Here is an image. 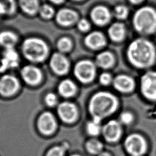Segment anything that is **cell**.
<instances>
[{
	"label": "cell",
	"mask_w": 156,
	"mask_h": 156,
	"mask_svg": "<svg viewBox=\"0 0 156 156\" xmlns=\"http://www.w3.org/2000/svg\"><path fill=\"white\" fill-rule=\"evenodd\" d=\"M127 57L132 64L138 68L151 66L155 58L153 44L147 40L138 38L132 41L127 49Z\"/></svg>",
	"instance_id": "1"
},
{
	"label": "cell",
	"mask_w": 156,
	"mask_h": 156,
	"mask_svg": "<svg viewBox=\"0 0 156 156\" xmlns=\"http://www.w3.org/2000/svg\"><path fill=\"white\" fill-rule=\"evenodd\" d=\"M118 107V101L112 94L101 91L95 94L89 104V110L93 119L101 121L113 113Z\"/></svg>",
	"instance_id": "2"
},
{
	"label": "cell",
	"mask_w": 156,
	"mask_h": 156,
	"mask_svg": "<svg viewBox=\"0 0 156 156\" xmlns=\"http://www.w3.org/2000/svg\"><path fill=\"white\" fill-rule=\"evenodd\" d=\"M133 25L140 33H152L156 29V12L150 7L140 9L134 15Z\"/></svg>",
	"instance_id": "3"
},
{
	"label": "cell",
	"mask_w": 156,
	"mask_h": 156,
	"mask_svg": "<svg viewBox=\"0 0 156 156\" xmlns=\"http://www.w3.org/2000/svg\"><path fill=\"white\" fill-rule=\"evenodd\" d=\"M22 50L24 56L29 60L40 62L47 55L48 48L42 40L36 37H30L24 41Z\"/></svg>",
	"instance_id": "4"
},
{
	"label": "cell",
	"mask_w": 156,
	"mask_h": 156,
	"mask_svg": "<svg viewBox=\"0 0 156 156\" xmlns=\"http://www.w3.org/2000/svg\"><path fill=\"white\" fill-rule=\"evenodd\" d=\"M126 151L130 156H143L147 151L145 140L139 134H131L124 141Z\"/></svg>",
	"instance_id": "5"
},
{
	"label": "cell",
	"mask_w": 156,
	"mask_h": 156,
	"mask_svg": "<svg viewBox=\"0 0 156 156\" xmlns=\"http://www.w3.org/2000/svg\"><path fill=\"white\" fill-rule=\"evenodd\" d=\"M95 73V65L89 60L80 61L76 65L74 68L75 76L80 81L84 83L92 80Z\"/></svg>",
	"instance_id": "6"
},
{
	"label": "cell",
	"mask_w": 156,
	"mask_h": 156,
	"mask_svg": "<svg viewBox=\"0 0 156 156\" xmlns=\"http://www.w3.org/2000/svg\"><path fill=\"white\" fill-rule=\"evenodd\" d=\"M141 90L147 99L156 100V72L148 71L141 79Z\"/></svg>",
	"instance_id": "7"
},
{
	"label": "cell",
	"mask_w": 156,
	"mask_h": 156,
	"mask_svg": "<svg viewBox=\"0 0 156 156\" xmlns=\"http://www.w3.org/2000/svg\"><path fill=\"white\" fill-rule=\"evenodd\" d=\"M55 17L56 22L62 26H71L79 20L77 12L68 8H62L58 10Z\"/></svg>",
	"instance_id": "8"
},
{
	"label": "cell",
	"mask_w": 156,
	"mask_h": 156,
	"mask_svg": "<svg viewBox=\"0 0 156 156\" xmlns=\"http://www.w3.org/2000/svg\"><path fill=\"white\" fill-rule=\"evenodd\" d=\"M105 139L109 142L116 141L121 136V128L119 123L115 120L107 122L102 129Z\"/></svg>",
	"instance_id": "9"
},
{
	"label": "cell",
	"mask_w": 156,
	"mask_h": 156,
	"mask_svg": "<svg viewBox=\"0 0 156 156\" xmlns=\"http://www.w3.org/2000/svg\"><path fill=\"white\" fill-rule=\"evenodd\" d=\"M17 79L11 75H5L0 79V93L4 96L12 95L18 88Z\"/></svg>",
	"instance_id": "10"
},
{
	"label": "cell",
	"mask_w": 156,
	"mask_h": 156,
	"mask_svg": "<svg viewBox=\"0 0 156 156\" xmlns=\"http://www.w3.org/2000/svg\"><path fill=\"white\" fill-rule=\"evenodd\" d=\"M90 17L96 24L103 26L106 24L110 20L111 15L108 9L102 5L94 7L91 11Z\"/></svg>",
	"instance_id": "11"
},
{
	"label": "cell",
	"mask_w": 156,
	"mask_h": 156,
	"mask_svg": "<svg viewBox=\"0 0 156 156\" xmlns=\"http://www.w3.org/2000/svg\"><path fill=\"white\" fill-rule=\"evenodd\" d=\"M58 113L60 118L65 122H73L76 118L77 111L76 106L68 102L61 103L58 107Z\"/></svg>",
	"instance_id": "12"
},
{
	"label": "cell",
	"mask_w": 156,
	"mask_h": 156,
	"mask_svg": "<svg viewBox=\"0 0 156 156\" xmlns=\"http://www.w3.org/2000/svg\"><path fill=\"white\" fill-rule=\"evenodd\" d=\"M51 67L58 74L66 73L69 68V62L67 58L62 54L56 52L54 54L50 60Z\"/></svg>",
	"instance_id": "13"
},
{
	"label": "cell",
	"mask_w": 156,
	"mask_h": 156,
	"mask_svg": "<svg viewBox=\"0 0 156 156\" xmlns=\"http://www.w3.org/2000/svg\"><path fill=\"white\" fill-rule=\"evenodd\" d=\"M38 126L40 130L43 133L50 134L55 130L56 127L55 118L51 113L44 112L40 115Z\"/></svg>",
	"instance_id": "14"
},
{
	"label": "cell",
	"mask_w": 156,
	"mask_h": 156,
	"mask_svg": "<svg viewBox=\"0 0 156 156\" xmlns=\"http://www.w3.org/2000/svg\"><path fill=\"white\" fill-rule=\"evenodd\" d=\"M21 76L23 79L29 84L35 85L41 78L40 70L34 66H26L21 70Z\"/></svg>",
	"instance_id": "15"
},
{
	"label": "cell",
	"mask_w": 156,
	"mask_h": 156,
	"mask_svg": "<svg viewBox=\"0 0 156 156\" xmlns=\"http://www.w3.org/2000/svg\"><path fill=\"white\" fill-rule=\"evenodd\" d=\"M134 85L133 80L128 76L119 75L113 80L114 87L121 92H129L133 89Z\"/></svg>",
	"instance_id": "16"
},
{
	"label": "cell",
	"mask_w": 156,
	"mask_h": 156,
	"mask_svg": "<svg viewBox=\"0 0 156 156\" xmlns=\"http://www.w3.org/2000/svg\"><path fill=\"white\" fill-rule=\"evenodd\" d=\"M87 46L91 49H99L105 44V39L104 35L98 31H94L87 35L85 38Z\"/></svg>",
	"instance_id": "17"
},
{
	"label": "cell",
	"mask_w": 156,
	"mask_h": 156,
	"mask_svg": "<svg viewBox=\"0 0 156 156\" xmlns=\"http://www.w3.org/2000/svg\"><path fill=\"white\" fill-rule=\"evenodd\" d=\"M20 7L28 15H34L38 12L40 7L39 0H18Z\"/></svg>",
	"instance_id": "18"
},
{
	"label": "cell",
	"mask_w": 156,
	"mask_h": 156,
	"mask_svg": "<svg viewBox=\"0 0 156 156\" xmlns=\"http://www.w3.org/2000/svg\"><path fill=\"white\" fill-rule=\"evenodd\" d=\"M18 40L17 36L13 32L5 30L0 32V44L7 48H11Z\"/></svg>",
	"instance_id": "19"
},
{
	"label": "cell",
	"mask_w": 156,
	"mask_h": 156,
	"mask_svg": "<svg viewBox=\"0 0 156 156\" xmlns=\"http://www.w3.org/2000/svg\"><path fill=\"white\" fill-rule=\"evenodd\" d=\"M108 32L112 40L118 41L124 38L125 35V28L122 24L116 23L113 24L109 27Z\"/></svg>",
	"instance_id": "20"
},
{
	"label": "cell",
	"mask_w": 156,
	"mask_h": 156,
	"mask_svg": "<svg viewBox=\"0 0 156 156\" xmlns=\"http://www.w3.org/2000/svg\"><path fill=\"white\" fill-rule=\"evenodd\" d=\"M96 63L101 68H109L113 63V56L110 52H102L97 55Z\"/></svg>",
	"instance_id": "21"
},
{
	"label": "cell",
	"mask_w": 156,
	"mask_h": 156,
	"mask_svg": "<svg viewBox=\"0 0 156 156\" xmlns=\"http://www.w3.org/2000/svg\"><path fill=\"white\" fill-rule=\"evenodd\" d=\"M58 91L63 96L69 97L75 93L76 87L75 84L71 80L66 79L60 83L58 86Z\"/></svg>",
	"instance_id": "22"
},
{
	"label": "cell",
	"mask_w": 156,
	"mask_h": 156,
	"mask_svg": "<svg viewBox=\"0 0 156 156\" xmlns=\"http://www.w3.org/2000/svg\"><path fill=\"white\" fill-rule=\"evenodd\" d=\"M87 152L93 155H98L102 152L103 145L101 141L96 139L89 140L85 145Z\"/></svg>",
	"instance_id": "23"
},
{
	"label": "cell",
	"mask_w": 156,
	"mask_h": 156,
	"mask_svg": "<svg viewBox=\"0 0 156 156\" xmlns=\"http://www.w3.org/2000/svg\"><path fill=\"white\" fill-rule=\"evenodd\" d=\"M4 58L8 62L10 67H15L18 65V56L16 51L11 48H7L3 54Z\"/></svg>",
	"instance_id": "24"
},
{
	"label": "cell",
	"mask_w": 156,
	"mask_h": 156,
	"mask_svg": "<svg viewBox=\"0 0 156 156\" xmlns=\"http://www.w3.org/2000/svg\"><path fill=\"white\" fill-rule=\"evenodd\" d=\"M38 13L42 18L45 20H49L52 18L54 16L55 10L51 5L44 4L40 5Z\"/></svg>",
	"instance_id": "25"
},
{
	"label": "cell",
	"mask_w": 156,
	"mask_h": 156,
	"mask_svg": "<svg viewBox=\"0 0 156 156\" xmlns=\"http://www.w3.org/2000/svg\"><path fill=\"white\" fill-rule=\"evenodd\" d=\"M100 122L101 121L93 119V121L89 122L87 124V130L90 135L96 136L100 133L101 130Z\"/></svg>",
	"instance_id": "26"
},
{
	"label": "cell",
	"mask_w": 156,
	"mask_h": 156,
	"mask_svg": "<svg viewBox=\"0 0 156 156\" xmlns=\"http://www.w3.org/2000/svg\"><path fill=\"white\" fill-rule=\"evenodd\" d=\"M68 146L65 144L62 146H55L50 148L45 154L44 156H65Z\"/></svg>",
	"instance_id": "27"
},
{
	"label": "cell",
	"mask_w": 156,
	"mask_h": 156,
	"mask_svg": "<svg viewBox=\"0 0 156 156\" xmlns=\"http://www.w3.org/2000/svg\"><path fill=\"white\" fill-rule=\"evenodd\" d=\"M0 3L5 9V15H12L15 12L16 4L15 0H0Z\"/></svg>",
	"instance_id": "28"
},
{
	"label": "cell",
	"mask_w": 156,
	"mask_h": 156,
	"mask_svg": "<svg viewBox=\"0 0 156 156\" xmlns=\"http://www.w3.org/2000/svg\"><path fill=\"white\" fill-rule=\"evenodd\" d=\"M72 46V43L71 40L67 37H62L57 42L58 49L62 52H66L69 51Z\"/></svg>",
	"instance_id": "29"
},
{
	"label": "cell",
	"mask_w": 156,
	"mask_h": 156,
	"mask_svg": "<svg viewBox=\"0 0 156 156\" xmlns=\"http://www.w3.org/2000/svg\"><path fill=\"white\" fill-rule=\"evenodd\" d=\"M115 15L118 18L124 19L128 15V9L124 5H118L115 9Z\"/></svg>",
	"instance_id": "30"
},
{
	"label": "cell",
	"mask_w": 156,
	"mask_h": 156,
	"mask_svg": "<svg viewBox=\"0 0 156 156\" xmlns=\"http://www.w3.org/2000/svg\"><path fill=\"white\" fill-rule=\"evenodd\" d=\"M77 23V26L78 29L82 32H86L88 30L90 27V23L85 18L79 20Z\"/></svg>",
	"instance_id": "31"
},
{
	"label": "cell",
	"mask_w": 156,
	"mask_h": 156,
	"mask_svg": "<svg viewBox=\"0 0 156 156\" xmlns=\"http://www.w3.org/2000/svg\"><path fill=\"white\" fill-rule=\"evenodd\" d=\"M132 119H133V116L129 112H125L122 113L120 115L121 121L125 124H130L132 122Z\"/></svg>",
	"instance_id": "32"
},
{
	"label": "cell",
	"mask_w": 156,
	"mask_h": 156,
	"mask_svg": "<svg viewBox=\"0 0 156 156\" xmlns=\"http://www.w3.org/2000/svg\"><path fill=\"white\" fill-rule=\"evenodd\" d=\"M57 97L54 93H48L45 97V102L49 106H54L57 104Z\"/></svg>",
	"instance_id": "33"
},
{
	"label": "cell",
	"mask_w": 156,
	"mask_h": 156,
	"mask_svg": "<svg viewBox=\"0 0 156 156\" xmlns=\"http://www.w3.org/2000/svg\"><path fill=\"white\" fill-rule=\"evenodd\" d=\"M99 81L102 85H108L112 81V77L110 74L107 73H104L101 74L99 77Z\"/></svg>",
	"instance_id": "34"
},
{
	"label": "cell",
	"mask_w": 156,
	"mask_h": 156,
	"mask_svg": "<svg viewBox=\"0 0 156 156\" xmlns=\"http://www.w3.org/2000/svg\"><path fill=\"white\" fill-rule=\"evenodd\" d=\"M9 66V65L7 60L3 57L2 58L0 59V71H3L5 70L7 68H8Z\"/></svg>",
	"instance_id": "35"
},
{
	"label": "cell",
	"mask_w": 156,
	"mask_h": 156,
	"mask_svg": "<svg viewBox=\"0 0 156 156\" xmlns=\"http://www.w3.org/2000/svg\"><path fill=\"white\" fill-rule=\"evenodd\" d=\"M49 1L55 4H60L63 3L65 0H49Z\"/></svg>",
	"instance_id": "36"
},
{
	"label": "cell",
	"mask_w": 156,
	"mask_h": 156,
	"mask_svg": "<svg viewBox=\"0 0 156 156\" xmlns=\"http://www.w3.org/2000/svg\"><path fill=\"white\" fill-rule=\"evenodd\" d=\"M97 156H112L110 153L108 152H102L99 154H98Z\"/></svg>",
	"instance_id": "37"
},
{
	"label": "cell",
	"mask_w": 156,
	"mask_h": 156,
	"mask_svg": "<svg viewBox=\"0 0 156 156\" xmlns=\"http://www.w3.org/2000/svg\"><path fill=\"white\" fill-rule=\"evenodd\" d=\"M132 3H133V4H138L139 2H140L142 0H129Z\"/></svg>",
	"instance_id": "38"
},
{
	"label": "cell",
	"mask_w": 156,
	"mask_h": 156,
	"mask_svg": "<svg viewBox=\"0 0 156 156\" xmlns=\"http://www.w3.org/2000/svg\"><path fill=\"white\" fill-rule=\"evenodd\" d=\"M69 156H82L81 155H80V154H71L70 155H69Z\"/></svg>",
	"instance_id": "39"
},
{
	"label": "cell",
	"mask_w": 156,
	"mask_h": 156,
	"mask_svg": "<svg viewBox=\"0 0 156 156\" xmlns=\"http://www.w3.org/2000/svg\"><path fill=\"white\" fill-rule=\"evenodd\" d=\"M73 1H82V0H73Z\"/></svg>",
	"instance_id": "40"
}]
</instances>
